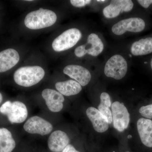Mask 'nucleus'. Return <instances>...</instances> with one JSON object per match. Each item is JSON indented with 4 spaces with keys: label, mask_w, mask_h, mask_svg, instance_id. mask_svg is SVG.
<instances>
[{
    "label": "nucleus",
    "mask_w": 152,
    "mask_h": 152,
    "mask_svg": "<svg viewBox=\"0 0 152 152\" xmlns=\"http://www.w3.org/2000/svg\"><path fill=\"white\" fill-rule=\"evenodd\" d=\"M54 12L50 10L40 8L29 13L25 19V25L30 29L37 30L51 26L57 20Z\"/></svg>",
    "instance_id": "nucleus-1"
},
{
    "label": "nucleus",
    "mask_w": 152,
    "mask_h": 152,
    "mask_svg": "<svg viewBox=\"0 0 152 152\" xmlns=\"http://www.w3.org/2000/svg\"><path fill=\"white\" fill-rule=\"evenodd\" d=\"M45 75L44 69L39 66L22 67L15 72L14 79L19 86L29 87L40 82Z\"/></svg>",
    "instance_id": "nucleus-2"
},
{
    "label": "nucleus",
    "mask_w": 152,
    "mask_h": 152,
    "mask_svg": "<svg viewBox=\"0 0 152 152\" xmlns=\"http://www.w3.org/2000/svg\"><path fill=\"white\" fill-rule=\"evenodd\" d=\"M0 113L7 117L12 124H21L27 118L28 111L26 106L20 101H7L0 107Z\"/></svg>",
    "instance_id": "nucleus-3"
},
{
    "label": "nucleus",
    "mask_w": 152,
    "mask_h": 152,
    "mask_svg": "<svg viewBox=\"0 0 152 152\" xmlns=\"http://www.w3.org/2000/svg\"><path fill=\"white\" fill-rule=\"evenodd\" d=\"M82 37V33L78 29H69L63 32L53 41L52 47L54 50H66L75 45Z\"/></svg>",
    "instance_id": "nucleus-4"
},
{
    "label": "nucleus",
    "mask_w": 152,
    "mask_h": 152,
    "mask_svg": "<svg viewBox=\"0 0 152 152\" xmlns=\"http://www.w3.org/2000/svg\"><path fill=\"white\" fill-rule=\"evenodd\" d=\"M127 70L128 64L126 59L121 55H115L108 60L104 72L107 77L119 80L125 77Z\"/></svg>",
    "instance_id": "nucleus-5"
},
{
    "label": "nucleus",
    "mask_w": 152,
    "mask_h": 152,
    "mask_svg": "<svg viewBox=\"0 0 152 152\" xmlns=\"http://www.w3.org/2000/svg\"><path fill=\"white\" fill-rule=\"evenodd\" d=\"M112 114L114 127L123 132L129 126L130 115L127 109L123 103L114 102L112 105Z\"/></svg>",
    "instance_id": "nucleus-6"
},
{
    "label": "nucleus",
    "mask_w": 152,
    "mask_h": 152,
    "mask_svg": "<svg viewBox=\"0 0 152 152\" xmlns=\"http://www.w3.org/2000/svg\"><path fill=\"white\" fill-rule=\"evenodd\" d=\"M104 48V44L99 36L92 33L88 37L87 43L76 48L75 53L79 58L84 56L86 54L97 56L102 52Z\"/></svg>",
    "instance_id": "nucleus-7"
},
{
    "label": "nucleus",
    "mask_w": 152,
    "mask_h": 152,
    "mask_svg": "<svg viewBox=\"0 0 152 152\" xmlns=\"http://www.w3.org/2000/svg\"><path fill=\"white\" fill-rule=\"evenodd\" d=\"M145 23L140 18H130L122 20L113 26L112 31L117 35H122L126 31L137 33L144 29Z\"/></svg>",
    "instance_id": "nucleus-8"
},
{
    "label": "nucleus",
    "mask_w": 152,
    "mask_h": 152,
    "mask_svg": "<svg viewBox=\"0 0 152 152\" xmlns=\"http://www.w3.org/2000/svg\"><path fill=\"white\" fill-rule=\"evenodd\" d=\"M23 128L26 132L29 134L45 136L51 132L53 126L50 123L43 118L38 116H34L26 121Z\"/></svg>",
    "instance_id": "nucleus-9"
},
{
    "label": "nucleus",
    "mask_w": 152,
    "mask_h": 152,
    "mask_svg": "<svg viewBox=\"0 0 152 152\" xmlns=\"http://www.w3.org/2000/svg\"><path fill=\"white\" fill-rule=\"evenodd\" d=\"M49 110L53 113H58L64 107L65 99L64 96L56 90L45 89L42 93Z\"/></svg>",
    "instance_id": "nucleus-10"
},
{
    "label": "nucleus",
    "mask_w": 152,
    "mask_h": 152,
    "mask_svg": "<svg viewBox=\"0 0 152 152\" xmlns=\"http://www.w3.org/2000/svg\"><path fill=\"white\" fill-rule=\"evenodd\" d=\"M134 4L131 0H114L104 9V16L107 18H116L123 12H129L132 10Z\"/></svg>",
    "instance_id": "nucleus-11"
},
{
    "label": "nucleus",
    "mask_w": 152,
    "mask_h": 152,
    "mask_svg": "<svg viewBox=\"0 0 152 152\" xmlns=\"http://www.w3.org/2000/svg\"><path fill=\"white\" fill-rule=\"evenodd\" d=\"M64 74L78 83L82 86H85L89 83L91 75L89 71L82 66L70 65L64 68Z\"/></svg>",
    "instance_id": "nucleus-12"
},
{
    "label": "nucleus",
    "mask_w": 152,
    "mask_h": 152,
    "mask_svg": "<svg viewBox=\"0 0 152 152\" xmlns=\"http://www.w3.org/2000/svg\"><path fill=\"white\" fill-rule=\"evenodd\" d=\"M69 142V138L66 133L62 131H55L48 139V147L52 152H62Z\"/></svg>",
    "instance_id": "nucleus-13"
},
{
    "label": "nucleus",
    "mask_w": 152,
    "mask_h": 152,
    "mask_svg": "<svg viewBox=\"0 0 152 152\" xmlns=\"http://www.w3.org/2000/svg\"><path fill=\"white\" fill-rule=\"evenodd\" d=\"M86 113L96 132L103 133L107 130L109 123L98 109L94 107H90L87 109Z\"/></svg>",
    "instance_id": "nucleus-14"
},
{
    "label": "nucleus",
    "mask_w": 152,
    "mask_h": 152,
    "mask_svg": "<svg viewBox=\"0 0 152 152\" xmlns=\"http://www.w3.org/2000/svg\"><path fill=\"white\" fill-rule=\"evenodd\" d=\"M20 60L18 52L13 49H8L0 52V73L9 70Z\"/></svg>",
    "instance_id": "nucleus-15"
},
{
    "label": "nucleus",
    "mask_w": 152,
    "mask_h": 152,
    "mask_svg": "<svg viewBox=\"0 0 152 152\" xmlns=\"http://www.w3.org/2000/svg\"><path fill=\"white\" fill-rule=\"evenodd\" d=\"M137 128L142 142L145 146L152 148V121L141 118L137 122Z\"/></svg>",
    "instance_id": "nucleus-16"
},
{
    "label": "nucleus",
    "mask_w": 152,
    "mask_h": 152,
    "mask_svg": "<svg viewBox=\"0 0 152 152\" xmlns=\"http://www.w3.org/2000/svg\"><path fill=\"white\" fill-rule=\"evenodd\" d=\"M57 91L63 96H69L78 94L82 91V86L74 80L59 82L55 85Z\"/></svg>",
    "instance_id": "nucleus-17"
},
{
    "label": "nucleus",
    "mask_w": 152,
    "mask_h": 152,
    "mask_svg": "<svg viewBox=\"0 0 152 152\" xmlns=\"http://www.w3.org/2000/svg\"><path fill=\"white\" fill-rule=\"evenodd\" d=\"M132 54L134 56H143L152 53V38L141 39L135 42L131 48Z\"/></svg>",
    "instance_id": "nucleus-18"
},
{
    "label": "nucleus",
    "mask_w": 152,
    "mask_h": 152,
    "mask_svg": "<svg viewBox=\"0 0 152 152\" xmlns=\"http://www.w3.org/2000/svg\"><path fill=\"white\" fill-rule=\"evenodd\" d=\"M15 147L11 132L6 128H0V152H12Z\"/></svg>",
    "instance_id": "nucleus-19"
},
{
    "label": "nucleus",
    "mask_w": 152,
    "mask_h": 152,
    "mask_svg": "<svg viewBox=\"0 0 152 152\" xmlns=\"http://www.w3.org/2000/svg\"><path fill=\"white\" fill-rule=\"evenodd\" d=\"M111 107L110 98L107 93H102L100 96V103L98 106V110L101 112L109 124L113 122L112 112L110 110Z\"/></svg>",
    "instance_id": "nucleus-20"
},
{
    "label": "nucleus",
    "mask_w": 152,
    "mask_h": 152,
    "mask_svg": "<svg viewBox=\"0 0 152 152\" xmlns=\"http://www.w3.org/2000/svg\"><path fill=\"white\" fill-rule=\"evenodd\" d=\"M139 113L141 115L147 118H152V104L142 106L139 109Z\"/></svg>",
    "instance_id": "nucleus-21"
},
{
    "label": "nucleus",
    "mask_w": 152,
    "mask_h": 152,
    "mask_svg": "<svg viewBox=\"0 0 152 152\" xmlns=\"http://www.w3.org/2000/svg\"><path fill=\"white\" fill-rule=\"evenodd\" d=\"M91 2V0H71V4L76 7H81L88 4Z\"/></svg>",
    "instance_id": "nucleus-22"
},
{
    "label": "nucleus",
    "mask_w": 152,
    "mask_h": 152,
    "mask_svg": "<svg viewBox=\"0 0 152 152\" xmlns=\"http://www.w3.org/2000/svg\"><path fill=\"white\" fill-rule=\"evenodd\" d=\"M138 2L145 8H148L151 4H152V0H138Z\"/></svg>",
    "instance_id": "nucleus-23"
},
{
    "label": "nucleus",
    "mask_w": 152,
    "mask_h": 152,
    "mask_svg": "<svg viewBox=\"0 0 152 152\" xmlns=\"http://www.w3.org/2000/svg\"><path fill=\"white\" fill-rule=\"evenodd\" d=\"M62 152H80L77 151L72 145L69 144L64 149Z\"/></svg>",
    "instance_id": "nucleus-24"
},
{
    "label": "nucleus",
    "mask_w": 152,
    "mask_h": 152,
    "mask_svg": "<svg viewBox=\"0 0 152 152\" xmlns=\"http://www.w3.org/2000/svg\"><path fill=\"white\" fill-rule=\"evenodd\" d=\"M3 100V96L2 94L0 93V104H1Z\"/></svg>",
    "instance_id": "nucleus-25"
},
{
    "label": "nucleus",
    "mask_w": 152,
    "mask_h": 152,
    "mask_svg": "<svg viewBox=\"0 0 152 152\" xmlns=\"http://www.w3.org/2000/svg\"><path fill=\"white\" fill-rule=\"evenodd\" d=\"M98 2H104L106 1H104V0H102V1H100V0H98Z\"/></svg>",
    "instance_id": "nucleus-26"
},
{
    "label": "nucleus",
    "mask_w": 152,
    "mask_h": 152,
    "mask_svg": "<svg viewBox=\"0 0 152 152\" xmlns=\"http://www.w3.org/2000/svg\"><path fill=\"white\" fill-rule=\"evenodd\" d=\"M151 69H152V58L151 60Z\"/></svg>",
    "instance_id": "nucleus-27"
},
{
    "label": "nucleus",
    "mask_w": 152,
    "mask_h": 152,
    "mask_svg": "<svg viewBox=\"0 0 152 152\" xmlns=\"http://www.w3.org/2000/svg\"><path fill=\"white\" fill-rule=\"evenodd\" d=\"M130 152L129 151H126V152Z\"/></svg>",
    "instance_id": "nucleus-28"
}]
</instances>
